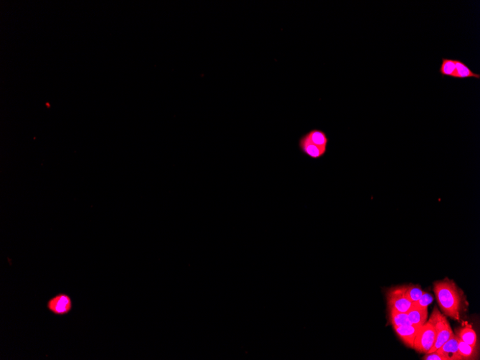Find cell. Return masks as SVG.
Segmentation results:
<instances>
[{"label":"cell","mask_w":480,"mask_h":360,"mask_svg":"<svg viewBox=\"0 0 480 360\" xmlns=\"http://www.w3.org/2000/svg\"><path fill=\"white\" fill-rule=\"evenodd\" d=\"M386 296L389 309L407 313L412 307V302L406 296L405 286L392 288L388 290Z\"/></svg>","instance_id":"cell-4"},{"label":"cell","mask_w":480,"mask_h":360,"mask_svg":"<svg viewBox=\"0 0 480 360\" xmlns=\"http://www.w3.org/2000/svg\"><path fill=\"white\" fill-rule=\"evenodd\" d=\"M405 293L410 301L414 303L421 298L423 291L419 286L409 285L405 286Z\"/></svg>","instance_id":"cell-16"},{"label":"cell","mask_w":480,"mask_h":360,"mask_svg":"<svg viewBox=\"0 0 480 360\" xmlns=\"http://www.w3.org/2000/svg\"><path fill=\"white\" fill-rule=\"evenodd\" d=\"M390 321L393 327L411 325L408 318L407 313L399 312L394 309H390Z\"/></svg>","instance_id":"cell-14"},{"label":"cell","mask_w":480,"mask_h":360,"mask_svg":"<svg viewBox=\"0 0 480 360\" xmlns=\"http://www.w3.org/2000/svg\"><path fill=\"white\" fill-rule=\"evenodd\" d=\"M434 290L438 303L445 315L460 320L463 295L456 284L449 278H445L434 282Z\"/></svg>","instance_id":"cell-1"},{"label":"cell","mask_w":480,"mask_h":360,"mask_svg":"<svg viewBox=\"0 0 480 360\" xmlns=\"http://www.w3.org/2000/svg\"><path fill=\"white\" fill-rule=\"evenodd\" d=\"M433 301V296L428 293L423 292L421 298L417 301L413 303L412 306L418 308H428V306Z\"/></svg>","instance_id":"cell-17"},{"label":"cell","mask_w":480,"mask_h":360,"mask_svg":"<svg viewBox=\"0 0 480 360\" xmlns=\"http://www.w3.org/2000/svg\"><path fill=\"white\" fill-rule=\"evenodd\" d=\"M458 339V337H457ZM459 354L462 359H476L478 355L477 347H474L462 342L458 339Z\"/></svg>","instance_id":"cell-13"},{"label":"cell","mask_w":480,"mask_h":360,"mask_svg":"<svg viewBox=\"0 0 480 360\" xmlns=\"http://www.w3.org/2000/svg\"><path fill=\"white\" fill-rule=\"evenodd\" d=\"M437 352L444 356L446 360H462L459 354L458 339L456 335L445 342Z\"/></svg>","instance_id":"cell-7"},{"label":"cell","mask_w":480,"mask_h":360,"mask_svg":"<svg viewBox=\"0 0 480 360\" xmlns=\"http://www.w3.org/2000/svg\"><path fill=\"white\" fill-rule=\"evenodd\" d=\"M423 359L424 360H446L444 356L441 355L437 351L435 352L427 353L426 355L423 356Z\"/></svg>","instance_id":"cell-18"},{"label":"cell","mask_w":480,"mask_h":360,"mask_svg":"<svg viewBox=\"0 0 480 360\" xmlns=\"http://www.w3.org/2000/svg\"><path fill=\"white\" fill-rule=\"evenodd\" d=\"M454 61L456 68H455L454 75H453V78L459 79V80L470 78L480 80L479 73H474L463 61L457 59H454Z\"/></svg>","instance_id":"cell-11"},{"label":"cell","mask_w":480,"mask_h":360,"mask_svg":"<svg viewBox=\"0 0 480 360\" xmlns=\"http://www.w3.org/2000/svg\"><path fill=\"white\" fill-rule=\"evenodd\" d=\"M407 315L411 324L421 326L426 322L427 318H428V309L418 308L412 306L407 312Z\"/></svg>","instance_id":"cell-12"},{"label":"cell","mask_w":480,"mask_h":360,"mask_svg":"<svg viewBox=\"0 0 480 360\" xmlns=\"http://www.w3.org/2000/svg\"><path fill=\"white\" fill-rule=\"evenodd\" d=\"M436 340V330L434 324L429 319L428 322L421 326L415 339L413 348L421 353H429Z\"/></svg>","instance_id":"cell-3"},{"label":"cell","mask_w":480,"mask_h":360,"mask_svg":"<svg viewBox=\"0 0 480 360\" xmlns=\"http://www.w3.org/2000/svg\"><path fill=\"white\" fill-rule=\"evenodd\" d=\"M456 336L462 342L472 346L477 347V336L470 324L465 323L463 326L457 330Z\"/></svg>","instance_id":"cell-9"},{"label":"cell","mask_w":480,"mask_h":360,"mask_svg":"<svg viewBox=\"0 0 480 360\" xmlns=\"http://www.w3.org/2000/svg\"><path fill=\"white\" fill-rule=\"evenodd\" d=\"M455 68H456V66H455L454 59L443 58L439 70V73L442 76H449L453 78V75H454Z\"/></svg>","instance_id":"cell-15"},{"label":"cell","mask_w":480,"mask_h":360,"mask_svg":"<svg viewBox=\"0 0 480 360\" xmlns=\"http://www.w3.org/2000/svg\"><path fill=\"white\" fill-rule=\"evenodd\" d=\"M421 326H415V325H407V326H398L395 327V332L398 336L400 337V340L402 341L406 346L410 348H413V344H414L415 339L417 335L418 330Z\"/></svg>","instance_id":"cell-8"},{"label":"cell","mask_w":480,"mask_h":360,"mask_svg":"<svg viewBox=\"0 0 480 360\" xmlns=\"http://www.w3.org/2000/svg\"><path fill=\"white\" fill-rule=\"evenodd\" d=\"M73 300L69 295L59 293L52 297L46 303L47 310L57 317L68 315L73 309Z\"/></svg>","instance_id":"cell-5"},{"label":"cell","mask_w":480,"mask_h":360,"mask_svg":"<svg viewBox=\"0 0 480 360\" xmlns=\"http://www.w3.org/2000/svg\"><path fill=\"white\" fill-rule=\"evenodd\" d=\"M298 147L302 153L313 160H319L323 158L326 154L328 148L311 143L304 138L303 135L298 140Z\"/></svg>","instance_id":"cell-6"},{"label":"cell","mask_w":480,"mask_h":360,"mask_svg":"<svg viewBox=\"0 0 480 360\" xmlns=\"http://www.w3.org/2000/svg\"><path fill=\"white\" fill-rule=\"evenodd\" d=\"M303 136L311 143L323 147H328L330 138L324 131L319 129L311 130Z\"/></svg>","instance_id":"cell-10"},{"label":"cell","mask_w":480,"mask_h":360,"mask_svg":"<svg viewBox=\"0 0 480 360\" xmlns=\"http://www.w3.org/2000/svg\"><path fill=\"white\" fill-rule=\"evenodd\" d=\"M430 320L432 321L434 328H435L436 340L434 347H432L429 353L437 351L438 349L440 348L445 342H447L450 338H451L454 335L449 322L437 308L434 309L430 317Z\"/></svg>","instance_id":"cell-2"}]
</instances>
